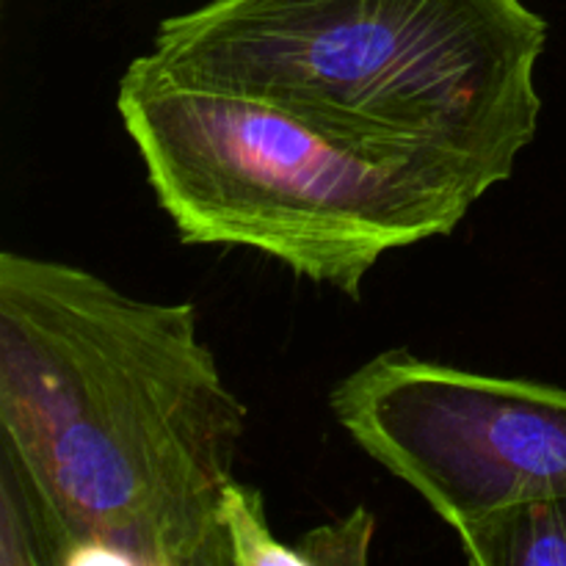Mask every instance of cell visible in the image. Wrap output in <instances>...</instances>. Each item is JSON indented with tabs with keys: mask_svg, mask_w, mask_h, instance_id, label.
<instances>
[{
	"mask_svg": "<svg viewBox=\"0 0 566 566\" xmlns=\"http://www.w3.org/2000/svg\"><path fill=\"white\" fill-rule=\"evenodd\" d=\"M247 420L193 304L0 254V470L55 566H232L221 506Z\"/></svg>",
	"mask_w": 566,
	"mask_h": 566,
	"instance_id": "1",
	"label": "cell"
},
{
	"mask_svg": "<svg viewBox=\"0 0 566 566\" xmlns=\"http://www.w3.org/2000/svg\"><path fill=\"white\" fill-rule=\"evenodd\" d=\"M545 44L523 0H208L144 55L335 136L440 155L492 191L536 138Z\"/></svg>",
	"mask_w": 566,
	"mask_h": 566,
	"instance_id": "2",
	"label": "cell"
},
{
	"mask_svg": "<svg viewBox=\"0 0 566 566\" xmlns=\"http://www.w3.org/2000/svg\"><path fill=\"white\" fill-rule=\"evenodd\" d=\"M116 111L188 247H247L359 302L392 249L451 235L490 188L429 153L352 142L276 105L127 64Z\"/></svg>",
	"mask_w": 566,
	"mask_h": 566,
	"instance_id": "3",
	"label": "cell"
},
{
	"mask_svg": "<svg viewBox=\"0 0 566 566\" xmlns=\"http://www.w3.org/2000/svg\"><path fill=\"white\" fill-rule=\"evenodd\" d=\"M329 407L457 534L501 509L566 497L562 387L390 348L337 381Z\"/></svg>",
	"mask_w": 566,
	"mask_h": 566,
	"instance_id": "4",
	"label": "cell"
},
{
	"mask_svg": "<svg viewBox=\"0 0 566 566\" xmlns=\"http://www.w3.org/2000/svg\"><path fill=\"white\" fill-rule=\"evenodd\" d=\"M457 536L475 566H566V497L501 509Z\"/></svg>",
	"mask_w": 566,
	"mask_h": 566,
	"instance_id": "5",
	"label": "cell"
},
{
	"mask_svg": "<svg viewBox=\"0 0 566 566\" xmlns=\"http://www.w3.org/2000/svg\"><path fill=\"white\" fill-rule=\"evenodd\" d=\"M227 542H230L232 566H302L296 545H285L271 531L265 517V497L258 486L232 479L221 506Z\"/></svg>",
	"mask_w": 566,
	"mask_h": 566,
	"instance_id": "6",
	"label": "cell"
},
{
	"mask_svg": "<svg viewBox=\"0 0 566 566\" xmlns=\"http://www.w3.org/2000/svg\"><path fill=\"white\" fill-rule=\"evenodd\" d=\"M376 517L365 506L354 509L335 523L307 531L296 545L302 566H363L368 564Z\"/></svg>",
	"mask_w": 566,
	"mask_h": 566,
	"instance_id": "7",
	"label": "cell"
}]
</instances>
